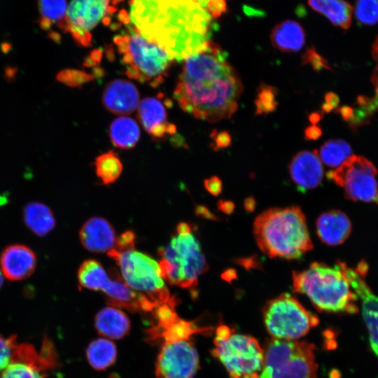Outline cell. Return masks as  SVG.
I'll return each instance as SVG.
<instances>
[{
	"label": "cell",
	"mask_w": 378,
	"mask_h": 378,
	"mask_svg": "<svg viewBox=\"0 0 378 378\" xmlns=\"http://www.w3.org/2000/svg\"><path fill=\"white\" fill-rule=\"evenodd\" d=\"M242 91L241 80L227 54L209 40L183 59L174 97L195 118L216 122L234 114Z\"/></svg>",
	"instance_id": "1"
},
{
	"label": "cell",
	"mask_w": 378,
	"mask_h": 378,
	"mask_svg": "<svg viewBox=\"0 0 378 378\" xmlns=\"http://www.w3.org/2000/svg\"><path fill=\"white\" fill-rule=\"evenodd\" d=\"M129 20L177 61L200 49L213 28L211 15L194 0H131Z\"/></svg>",
	"instance_id": "2"
},
{
	"label": "cell",
	"mask_w": 378,
	"mask_h": 378,
	"mask_svg": "<svg viewBox=\"0 0 378 378\" xmlns=\"http://www.w3.org/2000/svg\"><path fill=\"white\" fill-rule=\"evenodd\" d=\"M253 230L259 248L272 258L298 260L313 248L305 216L298 206L262 211Z\"/></svg>",
	"instance_id": "3"
},
{
	"label": "cell",
	"mask_w": 378,
	"mask_h": 378,
	"mask_svg": "<svg viewBox=\"0 0 378 378\" xmlns=\"http://www.w3.org/2000/svg\"><path fill=\"white\" fill-rule=\"evenodd\" d=\"M346 263L337 260L334 265L314 262L307 269L293 272V291L308 297L320 312L355 314L357 295L346 276Z\"/></svg>",
	"instance_id": "4"
},
{
	"label": "cell",
	"mask_w": 378,
	"mask_h": 378,
	"mask_svg": "<svg viewBox=\"0 0 378 378\" xmlns=\"http://www.w3.org/2000/svg\"><path fill=\"white\" fill-rule=\"evenodd\" d=\"M113 41L125 66V74L152 87L162 84L174 59L160 46L143 36L130 22Z\"/></svg>",
	"instance_id": "5"
},
{
	"label": "cell",
	"mask_w": 378,
	"mask_h": 378,
	"mask_svg": "<svg viewBox=\"0 0 378 378\" xmlns=\"http://www.w3.org/2000/svg\"><path fill=\"white\" fill-rule=\"evenodd\" d=\"M161 276L172 285L194 289L200 276L209 266L201 246L192 233L174 235L165 247L159 250Z\"/></svg>",
	"instance_id": "6"
},
{
	"label": "cell",
	"mask_w": 378,
	"mask_h": 378,
	"mask_svg": "<svg viewBox=\"0 0 378 378\" xmlns=\"http://www.w3.org/2000/svg\"><path fill=\"white\" fill-rule=\"evenodd\" d=\"M214 344L212 354L224 365L230 378L260 377L264 350L255 338L220 325L216 328Z\"/></svg>",
	"instance_id": "7"
},
{
	"label": "cell",
	"mask_w": 378,
	"mask_h": 378,
	"mask_svg": "<svg viewBox=\"0 0 378 378\" xmlns=\"http://www.w3.org/2000/svg\"><path fill=\"white\" fill-rule=\"evenodd\" d=\"M314 351L307 342L274 339L264 350L259 378H316Z\"/></svg>",
	"instance_id": "8"
},
{
	"label": "cell",
	"mask_w": 378,
	"mask_h": 378,
	"mask_svg": "<svg viewBox=\"0 0 378 378\" xmlns=\"http://www.w3.org/2000/svg\"><path fill=\"white\" fill-rule=\"evenodd\" d=\"M120 267L124 281L134 290L148 298L156 306L170 299L161 276L158 262L149 255L133 249L107 252Z\"/></svg>",
	"instance_id": "9"
},
{
	"label": "cell",
	"mask_w": 378,
	"mask_h": 378,
	"mask_svg": "<svg viewBox=\"0 0 378 378\" xmlns=\"http://www.w3.org/2000/svg\"><path fill=\"white\" fill-rule=\"evenodd\" d=\"M262 312L267 330L278 340L298 339L319 323L316 315L288 293H283L269 300Z\"/></svg>",
	"instance_id": "10"
},
{
	"label": "cell",
	"mask_w": 378,
	"mask_h": 378,
	"mask_svg": "<svg viewBox=\"0 0 378 378\" xmlns=\"http://www.w3.org/2000/svg\"><path fill=\"white\" fill-rule=\"evenodd\" d=\"M377 169L363 156L351 155L327 177L344 189L346 199L371 202L378 192Z\"/></svg>",
	"instance_id": "11"
},
{
	"label": "cell",
	"mask_w": 378,
	"mask_h": 378,
	"mask_svg": "<svg viewBox=\"0 0 378 378\" xmlns=\"http://www.w3.org/2000/svg\"><path fill=\"white\" fill-rule=\"evenodd\" d=\"M115 0H71L59 28L69 33L82 47L91 46V31L102 21L110 22L109 16L116 8Z\"/></svg>",
	"instance_id": "12"
},
{
	"label": "cell",
	"mask_w": 378,
	"mask_h": 378,
	"mask_svg": "<svg viewBox=\"0 0 378 378\" xmlns=\"http://www.w3.org/2000/svg\"><path fill=\"white\" fill-rule=\"evenodd\" d=\"M57 363L55 346L47 337L38 352L31 344H20L10 363L0 372V378H47V371Z\"/></svg>",
	"instance_id": "13"
},
{
	"label": "cell",
	"mask_w": 378,
	"mask_h": 378,
	"mask_svg": "<svg viewBox=\"0 0 378 378\" xmlns=\"http://www.w3.org/2000/svg\"><path fill=\"white\" fill-rule=\"evenodd\" d=\"M192 339L163 341L155 363L158 378H193L199 356Z\"/></svg>",
	"instance_id": "14"
},
{
	"label": "cell",
	"mask_w": 378,
	"mask_h": 378,
	"mask_svg": "<svg viewBox=\"0 0 378 378\" xmlns=\"http://www.w3.org/2000/svg\"><path fill=\"white\" fill-rule=\"evenodd\" d=\"M351 287L361 300L362 314L369 333L371 349L378 356V296L371 290L365 281L368 265L361 260L356 268H345Z\"/></svg>",
	"instance_id": "15"
},
{
	"label": "cell",
	"mask_w": 378,
	"mask_h": 378,
	"mask_svg": "<svg viewBox=\"0 0 378 378\" xmlns=\"http://www.w3.org/2000/svg\"><path fill=\"white\" fill-rule=\"evenodd\" d=\"M288 170L292 181L302 192L318 187L323 176V166L316 150L298 153L292 158Z\"/></svg>",
	"instance_id": "16"
},
{
	"label": "cell",
	"mask_w": 378,
	"mask_h": 378,
	"mask_svg": "<svg viewBox=\"0 0 378 378\" xmlns=\"http://www.w3.org/2000/svg\"><path fill=\"white\" fill-rule=\"evenodd\" d=\"M35 253L24 244H12L0 255V267L4 276L10 281H20L30 276L36 266Z\"/></svg>",
	"instance_id": "17"
},
{
	"label": "cell",
	"mask_w": 378,
	"mask_h": 378,
	"mask_svg": "<svg viewBox=\"0 0 378 378\" xmlns=\"http://www.w3.org/2000/svg\"><path fill=\"white\" fill-rule=\"evenodd\" d=\"M139 93L131 82L116 79L106 87L102 103L105 108L115 114L123 115L134 112L139 106Z\"/></svg>",
	"instance_id": "18"
},
{
	"label": "cell",
	"mask_w": 378,
	"mask_h": 378,
	"mask_svg": "<svg viewBox=\"0 0 378 378\" xmlns=\"http://www.w3.org/2000/svg\"><path fill=\"white\" fill-rule=\"evenodd\" d=\"M83 247L95 253L108 252L114 248L115 232L112 225L101 217H92L82 225L79 231Z\"/></svg>",
	"instance_id": "19"
},
{
	"label": "cell",
	"mask_w": 378,
	"mask_h": 378,
	"mask_svg": "<svg viewBox=\"0 0 378 378\" xmlns=\"http://www.w3.org/2000/svg\"><path fill=\"white\" fill-rule=\"evenodd\" d=\"M138 118L144 130L154 138H162L176 132V126L167 121L164 106L154 97L144 99L138 106Z\"/></svg>",
	"instance_id": "20"
},
{
	"label": "cell",
	"mask_w": 378,
	"mask_h": 378,
	"mask_svg": "<svg viewBox=\"0 0 378 378\" xmlns=\"http://www.w3.org/2000/svg\"><path fill=\"white\" fill-rule=\"evenodd\" d=\"M316 227L320 240L329 246L343 244L352 230L351 223L347 215L337 209L322 213L316 220Z\"/></svg>",
	"instance_id": "21"
},
{
	"label": "cell",
	"mask_w": 378,
	"mask_h": 378,
	"mask_svg": "<svg viewBox=\"0 0 378 378\" xmlns=\"http://www.w3.org/2000/svg\"><path fill=\"white\" fill-rule=\"evenodd\" d=\"M94 325L97 331L109 340L122 339L130 329V321L127 314L115 307L101 309L96 314Z\"/></svg>",
	"instance_id": "22"
},
{
	"label": "cell",
	"mask_w": 378,
	"mask_h": 378,
	"mask_svg": "<svg viewBox=\"0 0 378 378\" xmlns=\"http://www.w3.org/2000/svg\"><path fill=\"white\" fill-rule=\"evenodd\" d=\"M272 46L283 52H296L305 42V32L296 21L288 20L276 24L272 30Z\"/></svg>",
	"instance_id": "23"
},
{
	"label": "cell",
	"mask_w": 378,
	"mask_h": 378,
	"mask_svg": "<svg viewBox=\"0 0 378 378\" xmlns=\"http://www.w3.org/2000/svg\"><path fill=\"white\" fill-rule=\"evenodd\" d=\"M309 6L324 15L337 27L348 29L351 22L352 6L344 0H307Z\"/></svg>",
	"instance_id": "24"
},
{
	"label": "cell",
	"mask_w": 378,
	"mask_h": 378,
	"mask_svg": "<svg viewBox=\"0 0 378 378\" xmlns=\"http://www.w3.org/2000/svg\"><path fill=\"white\" fill-rule=\"evenodd\" d=\"M23 220L27 227L38 236H45L55 225V219L50 209L39 202L27 204L23 210Z\"/></svg>",
	"instance_id": "25"
},
{
	"label": "cell",
	"mask_w": 378,
	"mask_h": 378,
	"mask_svg": "<svg viewBox=\"0 0 378 378\" xmlns=\"http://www.w3.org/2000/svg\"><path fill=\"white\" fill-rule=\"evenodd\" d=\"M109 136L113 144L121 149H130L137 144L139 127L132 118L120 116L115 118L109 127Z\"/></svg>",
	"instance_id": "26"
},
{
	"label": "cell",
	"mask_w": 378,
	"mask_h": 378,
	"mask_svg": "<svg viewBox=\"0 0 378 378\" xmlns=\"http://www.w3.org/2000/svg\"><path fill=\"white\" fill-rule=\"evenodd\" d=\"M210 328L198 326L195 322L178 318L169 326L160 330H148V335L151 340H176L192 339L193 335L208 333Z\"/></svg>",
	"instance_id": "27"
},
{
	"label": "cell",
	"mask_w": 378,
	"mask_h": 378,
	"mask_svg": "<svg viewBox=\"0 0 378 378\" xmlns=\"http://www.w3.org/2000/svg\"><path fill=\"white\" fill-rule=\"evenodd\" d=\"M86 356L91 367L97 370H104L115 361L117 349L111 340L102 337L90 343Z\"/></svg>",
	"instance_id": "28"
},
{
	"label": "cell",
	"mask_w": 378,
	"mask_h": 378,
	"mask_svg": "<svg viewBox=\"0 0 378 378\" xmlns=\"http://www.w3.org/2000/svg\"><path fill=\"white\" fill-rule=\"evenodd\" d=\"M110 279V276L102 264L96 260H85L78 270L79 284L93 290H102Z\"/></svg>",
	"instance_id": "29"
},
{
	"label": "cell",
	"mask_w": 378,
	"mask_h": 378,
	"mask_svg": "<svg viewBox=\"0 0 378 378\" xmlns=\"http://www.w3.org/2000/svg\"><path fill=\"white\" fill-rule=\"evenodd\" d=\"M39 27L50 31L53 25L59 28L63 22L67 6L66 0H38Z\"/></svg>",
	"instance_id": "30"
},
{
	"label": "cell",
	"mask_w": 378,
	"mask_h": 378,
	"mask_svg": "<svg viewBox=\"0 0 378 378\" xmlns=\"http://www.w3.org/2000/svg\"><path fill=\"white\" fill-rule=\"evenodd\" d=\"M320 160L328 167H338L351 155L350 145L342 139H330L317 150Z\"/></svg>",
	"instance_id": "31"
},
{
	"label": "cell",
	"mask_w": 378,
	"mask_h": 378,
	"mask_svg": "<svg viewBox=\"0 0 378 378\" xmlns=\"http://www.w3.org/2000/svg\"><path fill=\"white\" fill-rule=\"evenodd\" d=\"M94 166L97 176L104 185L115 181L122 172V164L113 150H109L97 157Z\"/></svg>",
	"instance_id": "32"
},
{
	"label": "cell",
	"mask_w": 378,
	"mask_h": 378,
	"mask_svg": "<svg viewBox=\"0 0 378 378\" xmlns=\"http://www.w3.org/2000/svg\"><path fill=\"white\" fill-rule=\"evenodd\" d=\"M276 88L262 83L258 88L257 97L255 100L256 114L267 115L274 111L278 102L276 100L277 94Z\"/></svg>",
	"instance_id": "33"
},
{
	"label": "cell",
	"mask_w": 378,
	"mask_h": 378,
	"mask_svg": "<svg viewBox=\"0 0 378 378\" xmlns=\"http://www.w3.org/2000/svg\"><path fill=\"white\" fill-rule=\"evenodd\" d=\"M354 10L361 23L374 25L378 22V0H356Z\"/></svg>",
	"instance_id": "34"
},
{
	"label": "cell",
	"mask_w": 378,
	"mask_h": 378,
	"mask_svg": "<svg viewBox=\"0 0 378 378\" xmlns=\"http://www.w3.org/2000/svg\"><path fill=\"white\" fill-rule=\"evenodd\" d=\"M56 79L69 87H80L92 81L94 76L83 71L68 69L57 73Z\"/></svg>",
	"instance_id": "35"
},
{
	"label": "cell",
	"mask_w": 378,
	"mask_h": 378,
	"mask_svg": "<svg viewBox=\"0 0 378 378\" xmlns=\"http://www.w3.org/2000/svg\"><path fill=\"white\" fill-rule=\"evenodd\" d=\"M18 346L15 335L8 337L0 335V372L10 363Z\"/></svg>",
	"instance_id": "36"
},
{
	"label": "cell",
	"mask_w": 378,
	"mask_h": 378,
	"mask_svg": "<svg viewBox=\"0 0 378 378\" xmlns=\"http://www.w3.org/2000/svg\"><path fill=\"white\" fill-rule=\"evenodd\" d=\"M302 64L303 65L309 64L316 71L322 69H330L327 60L323 57L314 47L308 48L302 57Z\"/></svg>",
	"instance_id": "37"
},
{
	"label": "cell",
	"mask_w": 378,
	"mask_h": 378,
	"mask_svg": "<svg viewBox=\"0 0 378 378\" xmlns=\"http://www.w3.org/2000/svg\"><path fill=\"white\" fill-rule=\"evenodd\" d=\"M202 6L213 18L220 16L227 8V0H194Z\"/></svg>",
	"instance_id": "38"
},
{
	"label": "cell",
	"mask_w": 378,
	"mask_h": 378,
	"mask_svg": "<svg viewBox=\"0 0 378 378\" xmlns=\"http://www.w3.org/2000/svg\"><path fill=\"white\" fill-rule=\"evenodd\" d=\"M135 234L132 230H127L116 238L114 249L123 251L134 248Z\"/></svg>",
	"instance_id": "39"
},
{
	"label": "cell",
	"mask_w": 378,
	"mask_h": 378,
	"mask_svg": "<svg viewBox=\"0 0 378 378\" xmlns=\"http://www.w3.org/2000/svg\"><path fill=\"white\" fill-rule=\"evenodd\" d=\"M372 55L375 66L371 77V81L374 88L375 95L371 99L374 106L378 109V35L372 45Z\"/></svg>",
	"instance_id": "40"
},
{
	"label": "cell",
	"mask_w": 378,
	"mask_h": 378,
	"mask_svg": "<svg viewBox=\"0 0 378 378\" xmlns=\"http://www.w3.org/2000/svg\"><path fill=\"white\" fill-rule=\"evenodd\" d=\"M204 185L206 190L214 196L218 195L223 188L221 180L216 176L206 178L204 181Z\"/></svg>",
	"instance_id": "41"
},
{
	"label": "cell",
	"mask_w": 378,
	"mask_h": 378,
	"mask_svg": "<svg viewBox=\"0 0 378 378\" xmlns=\"http://www.w3.org/2000/svg\"><path fill=\"white\" fill-rule=\"evenodd\" d=\"M211 136L218 148H225L231 144L232 139L227 132L222 131L218 133L213 132Z\"/></svg>",
	"instance_id": "42"
},
{
	"label": "cell",
	"mask_w": 378,
	"mask_h": 378,
	"mask_svg": "<svg viewBox=\"0 0 378 378\" xmlns=\"http://www.w3.org/2000/svg\"><path fill=\"white\" fill-rule=\"evenodd\" d=\"M339 104V97L334 92H328L325 96V102L322 105V110L329 113L332 109L336 108Z\"/></svg>",
	"instance_id": "43"
},
{
	"label": "cell",
	"mask_w": 378,
	"mask_h": 378,
	"mask_svg": "<svg viewBox=\"0 0 378 378\" xmlns=\"http://www.w3.org/2000/svg\"><path fill=\"white\" fill-rule=\"evenodd\" d=\"M322 134V130L316 125L308 126L304 130V138L307 140H316Z\"/></svg>",
	"instance_id": "44"
},
{
	"label": "cell",
	"mask_w": 378,
	"mask_h": 378,
	"mask_svg": "<svg viewBox=\"0 0 378 378\" xmlns=\"http://www.w3.org/2000/svg\"><path fill=\"white\" fill-rule=\"evenodd\" d=\"M102 56V52L100 50H94L91 52L90 56H89L85 61L84 65L86 66H91L95 64H98L100 62Z\"/></svg>",
	"instance_id": "45"
},
{
	"label": "cell",
	"mask_w": 378,
	"mask_h": 378,
	"mask_svg": "<svg viewBox=\"0 0 378 378\" xmlns=\"http://www.w3.org/2000/svg\"><path fill=\"white\" fill-rule=\"evenodd\" d=\"M195 214L197 216H200L205 218L208 219H214V215L210 212V211L202 205H198L195 208Z\"/></svg>",
	"instance_id": "46"
},
{
	"label": "cell",
	"mask_w": 378,
	"mask_h": 378,
	"mask_svg": "<svg viewBox=\"0 0 378 378\" xmlns=\"http://www.w3.org/2000/svg\"><path fill=\"white\" fill-rule=\"evenodd\" d=\"M218 208L226 214H230L233 211L234 205L230 201H220Z\"/></svg>",
	"instance_id": "47"
},
{
	"label": "cell",
	"mask_w": 378,
	"mask_h": 378,
	"mask_svg": "<svg viewBox=\"0 0 378 378\" xmlns=\"http://www.w3.org/2000/svg\"><path fill=\"white\" fill-rule=\"evenodd\" d=\"M177 234H186L192 232V227L190 224L181 222L176 227Z\"/></svg>",
	"instance_id": "48"
},
{
	"label": "cell",
	"mask_w": 378,
	"mask_h": 378,
	"mask_svg": "<svg viewBox=\"0 0 378 378\" xmlns=\"http://www.w3.org/2000/svg\"><path fill=\"white\" fill-rule=\"evenodd\" d=\"M322 112L316 111L311 113L309 116V120L312 125H316L323 118Z\"/></svg>",
	"instance_id": "49"
},
{
	"label": "cell",
	"mask_w": 378,
	"mask_h": 378,
	"mask_svg": "<svg viewBox=\"0 0 378 378\" xmlns=\"http://www.w3.org/2000/svg\"><path fill=\"white\" fill-rule=\"evenodd\" d=\"M245 208L246 210L248 211H253L255 206V201L253 198L250 197V198H247L246 200H245Z\"/></svg>",
	"instance_id": "50"
},
{
	"label": "cell",
	"mask_w": 378,
	"mask_h": 378,
	"mask_svg": "<svg viewBox=\"0 0 378 378\" xmlns=\"http://www.w3.org/2000/svg\"><path fill=\"white\" fill-rule=\"evenodd\" d=\"M4 283V274L0 267V288L2 286Z\"/></svg>",
	"instance_id": "51"
},
{
	"label": "cell",
	"mask_w": 378,
	"mask_h": 378,
	"mask_svg": "<svg viewBox=\"0 0 378 378\" xmlns=\"http://www.w3.org/2000/svg\"><path fill=\"white\" fill-rule=\"evenodd\" d=\"M374 201H375V202H377V204H378V192H377V193L376 198H375V200H374Z\"/></svg>",
	"instance_id": "52"
}]
</instances>
